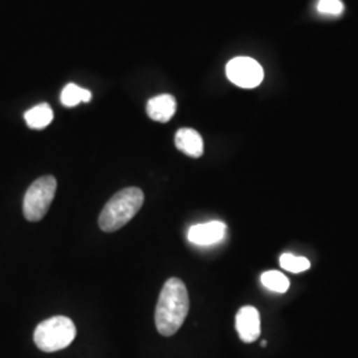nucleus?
Returning <instances> with one entry per match:
<instances>
[{
  "instance_id": "obj_1",
  "label": "nucleus",
  "mask_w": 358,
  "mask_h": 358,
  "mask_svg": "<svg viewBox=\"0 0 358 358\" xmlns=\"http://www.w3.org/2000/svg\"><path fill=\"white\" fill-rule=\"evenodd\" d=\"M189 292L178 278H170L162 287L155 309V325L158 332L170 337L178 332L189 315Z\"/></svg>"
},
{
  "instance_id": "obj_2",
  "label": "nucleus",
  "mask_w": 358,
  "mask_h": 358,
  "mask_svg": "<svg viewBox=\"0 0 358 358\" xmlns=\"http://www.w3.org/2000/svg\"><path fill=\"white\" fill-rule=\"evenodd\" d=\"M145 195L138 187H127L113 195L103 207L99 226L105 232H115L136 217L141 210Z\"/></svg>"
},
{
  "instance_id": "obj_3",
  "label": "nucleus",
  "mask_w": 358,
  "mask_h": 358,
  "mask_svg": "<svg viewBox=\"0 0 358 358\" xmlns=\"http://www.w3.org/2000/svg\"><path fill=\"white\" fill-rule=\"evenodd\" d=\"M76 337V325L69 317L55 316L41 321L34 333L35 345L45 353L63 350Z\"/></svg>"
},
{
  "instance_id": "obj_4",
  "label": "nucleus",
  "mask_w": 358,
  "mask_h": 358,
  "mask_svg": "<svg viewBox=\"0 0 358 358\" xmlns=\"http://www.w3.org/2000/svg\"><path fill=\"white\" fill-rule=\"evenodd\" d=\"M57 189V180L52 176L36 179L27 190L23 201V214L29 222H38L48 213Z\"/></svg>"
},
{
  "instance_id": "obj_5",
  "label": "nucleus",
  "mask_w": 358,
  "mask_h": 358,
  "mask_svg": "<svg viewBox=\"0 0 358 358\" xmlns=\"http://www.w3.org/2000/svg\"><path fill=\"white\" fill-rule=\"evenodd\" d=\"M226 73L232 84L244 90L259 87L264 78L262 65L251 57L232 59L226 66Z\"/></svg>"
},
{
  "instance_id": "obj_6",
  "label": "nucleus",
  "mask_w": 358,
  "mask_h": 358,
  "mask_svg": "<svg viewBox=\"0 0 358 358\" xmlns=\"http://www.w3.org/2000/svg\"><path fill=\"white\" fill-rule=\"evenodd\" d=\"M227 227L223 222L211 220L192 226L187 232V239L196 245H213L224 239Z\"/></svg>"
},
{
  "instance_id": "obj_7",
  "label": "nucleus",
  "mask_w": 358,
  "mask_h": 358,
  "mask_svg": "<svg viewBox=\"0 0 358 358\" xmlns=\"http://www.w3.org/2000/svg\"><path fill=\"white\" fill-rule=\"evenodd\" d=\"M235 327L243 343L250 344L256 341L262 332L259 310L251 306L241 308L235 317Z\"/></svg>"
},
{
  "instance_id": "obj_8",
  "label": "nucleus",
  "mask_w": 358,
  "mask_h": 358,
  "mask_svg": "<svg viewBox=\"0 0 358 358\" xmlns=\"http://www.w3.org/2000/svg\"><path fill=\"white\" fill-rule=\"evenodd\" d=\"M148 115L157 122H169L177 112V101L171 94H159L149 100Z\"/></svg>"
},
{
  "instance_id": "obj_9",
  "label": "nucleus",
  "mask_w": 358,
  "mask_h": 358,
  "mask_svg": "<svg viewBox=\"0 0 358 358\" xmlns=\"http://www.w3.org/2000/svg\"><path fill=\"white\" fill-rule=\"evenodd\" d=\"M176 146L178 148L182 153L192 157V158H199L203 155L205 145L202 136L192 128L179 129L176 134Z\"/></svg>"
},
{
  "instance_id": "obj_10",
  "label": "nucleus",
  "mask_w": 358,
  "mask_h": 358,
  "mask_svg": "<svg viewBox=\"0 0 358 358\" xmlns=\"http://www.w3.org/2000/svg\"><path fill=\"white\" fill-rule=\"evenodd\" d=\"M27 125L31 129L47 128L53 121V110L48 103H38L24 113Z\"/></svg>"
},
{
  "instance_id": "obj_11",
  "label": "nucleus",
  "mask_w": 358,
  "mask_h": 358,
  "mask_svg": "<svg viewBox=\"0 0 358 358\" xmlns=\"http://www.w3.org/2000/svg\"><path fill=\"white\" fill-rule=\"evenodd\" d=\"M90 100H92L90 90L81 88L73 83L65 85L60 96V101L66 108H73L80 103H90Z\"/></svg>"
},
{
  "instance_id": "obj_12",
  "label": "nucleus",
  "mask_w": 358,
  "mask_h": 358,
  "mask_svg": "<svg viewBox=\"0 0 358 358\" xmlns=\"http://www.w3.org/2000/svg\"><path fill=\"white\" fill-rule=\"evenodd\" d=\"M262 284L272 292L285 294L289 289L288 278L279 271H267L262 275Z\"/></svg>"
},
{
  "instance_id": "obj_13",
  "label": "nucleus",
  "mask_w": 358,
  "mask_h": 358,
  "mask_svg": "<svg viewBox=\"0 0 358 358\" xmlns=\"http://www.w3.org/2000/svg\"><path fill=\"white\" fill-rule=\"evenodd\" d=\"M280 266L282 268L292 272L300 273L310 268V262L304 256H294L292 254H282L280 256Z\"/></svg>"
},
{
  "instance_id": "obj_14",
  "label": "nucleus",
  "mask_w": 358,
  "mask_h": 358,
  "mask_svg": "<svg viewBox=\"0 0 358 358\" xmlns=\"http://www.w3.org/2000/svg\"><path fill=\"white\" fill-rule=\"evenodd\" d=\"M317 11L328 16H340L344 13V4L341 0H319Z\"/></svg>"
},
{
  "instance_id": "obj_15",
  "label": "nucleus",
  "mask_w": 358,
  "mask_h": 358,
  "mask_svg": "<svg viewBox=\"0 0 358 358\" xmlns=\"http://www.w3.org/2000/svg\"><path fill=\"white\" fill-rule=\"evenodd\" d=\"M262 346L266 348V346H267V341H262Z\"/></svg>"
}]
</instances>
